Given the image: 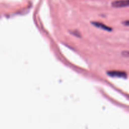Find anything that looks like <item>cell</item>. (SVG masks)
Here are the masks:
<instances>
[{"label": "cell", "mask_w": 129, "mask_h": 129, "mask_svg": "<svg viewBox=\"0 0 129 129\" xmlns=\"http://www.w3.org/2000/svg\"><path fill=\"white\" fill-rule=\"evenodd\" d=\"M112 5L114 8H123L129 6V0H117L112 2Z\"/></svg>", "instance_id": "6da1fadb"}, {"label": "cell", "mask_w": 129, "mask_h": 129, "mask_svg": "<svg viewBox=\"0 0 129 129\" xmlns=\"http://www.w3.org/2000/svg\"><path fill=\"white\" fill-rule=\"evenodd\" d=\"M108 75L112 77H118V78H125L127 77V73L123 71H111L107 72Z\"/></svg>", "instance_id": "7a4b0ae2"}, {"label": "cell", "mask_w": 129, "mask_h": 129, "mask_svg": "<svg viewBox=\"0 0 129 129\" xmlns=\"http://www.w3.org/2000/svg\"><path fill=\"white\" fill-rule=\"evenodd\" d=\"M91 23H92V25H94V26H96L97 28H99L102 29V30H106V31H112V28L107 26V25H105V24L102 23L97 22V21H92Z\"/></svg>", "instance_id": "3957f363"}, {"label": "cell", "mask_w": 129, "mask_h": 129, "mask_svg": "<svg viewBox=\"0 0 129 129\" xmlns=\"http://www.w3.org/2000/svg\"><path fill=\"white\" fill-rule=\"evenodd\" d=\"M123 24L125 26H129V20L123 21Z\"/></svg>", "instance_id": "277c9868"}]
</instances>
